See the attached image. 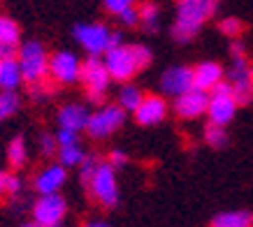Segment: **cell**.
<instances>
[{
    "instance_id": "obj_1",
    "label": "cell",
    "mask_w": 253,
    "mask_h": 227,
    "mask_svg": "<svg viewBox=\"0 0 253 227\" xmlns=\"http://www.w3.org/2000/svg\"><path fill=\"white\" fill-rule=\"evenodd\" d=\"M218 12V0H176L169 35L176 44H188L200 35L205 23Z\"/></svg>"
},
{
    "instance_id": "obj_2",
    "label": "cell",
    "mask_w": 253,
    "mask_h": 227,
    "mask_svg": "<svg viewBox=\"0 0 253 227\" xmlns=\"http://www.w3.org/2000/svg\"><path fill=\"white\" fill-rule=\"evenodd\" d=\"M16 61L21 68V76L26 83H38L49 79V53L44 44L38 39H28L19 46Z\"/></svg>"
},
{
    "instance_id": "obj_3",
    "label": "cell",
    "mask_w": 253,
    "mask_h": 227,
    "mask_svg": "<svg viewBox=\"0 0 253 227\" xmlns=\"http://www.w3.org/2000/svg\"><path fill=\"white\" fill-rule=\"evenodd\" d=\"M86 188L91 197L105 209H114L121 199V190H119V179H116V169L109 162H98L95 172H93L91 181L86 183Z\"/></svg>"
},
{
    "instance_id": "obj_4",
    "label": "cell",
    "mask_w": 253,
    "mask_h": 227,
    "mask_svg": "<svg viewBox=\"0 0 253 227\" xmlns=\"http://www.w3.org/2000/svg\"><path fill=\"white\" fill-rule=\"evenodd\" d=\"M79 81L84 83L86 98L93 105H102L105 102V93H107L112 76H109L102 56H88L82 61V72H79Z\"/></svg>"
},
{
    "instance_id": "obj_5",
    "label": "cell",
    "mask_w": 253,
    "mask_h": 227,
    "mask_svg": "<svg viewBox=\"0 0 253 227\" xmlns=\"http://www.w3.org/2000/svg\"><path fill=\"white\" fill-rule=\"evenodd\" d=\"M126 109L119 102L114 105H100V109L91 112L88 123H86V132L91 139H107L126 123Z\"/></svg>"
},
{
    "instance_id": "obj_6",
    "label": "cell",
    "mask_w": 253,
    "mask_h": 227,
    "mask_svg": "<svg viewBox=\"0 0 253 227\" xmlns=\"http://www.w3.org/2000/svg\"><path fill=\"white\" fill-rule=\"evenodd\" d=\"M102 61H105V68H107L112 81L126 83L139 72V65L135 61V53H132L130 44H119L107 49L102 53Z\"/></svg>"
},
{
    "instance_id": "obj_7",
    "label": "cell",
    "mask_w": 253,
    "mask_h": 227,
    "mask_svg": "<svg viewBox=\"0 0 253 227\" xmlns=\"http://www.w3.org/2000/svg\"><path fill=\"white\" fill-rule=\"evenodd\" d=\"M72 35L88 56H102L109 49V42H112V28L102 21L77 23L72 28Z\"/></svg>"
},
{
    "instance_id": "obj_8",
    "label": "cell",
    "mask_w": 253,
    "mask_h": 227,
    "mask_svg": "<svg viewBox=\"0 0 253 227\" xmlns=\"http://www.w3.org/2000/svg\"><path fill=\"white\" fill-rule=\"evenodd\" d=\"M228 81L232 83V95L237 100L239 107L251 105L253 102V65L249 63L246 56L232 58L230 70L225 72Z\"/></svg>"
},
{
    "instance_id": "obj_9",
    "label": "cell",
    "mask_w": 253,
    "mask_h": 227,
    "mask_svg": "<svg viewBox=\"0 0 253 227\" xmlns=\"http://www.w3.org/2000/svg\"><path fill=\"white\" fill-rule=\"evenodd\" d=\"M68 213V202L61 192H46L40 195L38 202L33 204V220L42 227L61 225L63 218Z\"/></svg>"
},
{
    "instance_id": "obj_10",
    "label": "cell",
    "mask_w": 253,
    "mask_h": 227,
    "mask_svg": "<svg viewBox=\"0 0 253 227\" xmlns=\"http://www.w3.org/2000/svg\"><path fill=\"white\" fill-rule=\"evenodd\" d=\"M172 112L179 121H198L200 116L207 114V105H209V93L202 91V88H195L193 86L191 91L181 93L172 98Z\"/></svg>"
},
{
    "instance_id": "obj_11",
    "label": "cell",
    "mask_w": 253,
    "mask_h": 227,
    "mask_svg": "<svg viewBox=\"0 0 253 227\" xmlns=\"http://www.w3.org/2000/svg\"><path fill=\"white\" fill-rule=\"evenodd\" d=\"M82 72V61L77 53L72 51H56L49 56V79L58 86H70L79 81Z\"/></svg>"
},
{
    "instance_id": "obj_12",
    "label": "cell",
    "mask_w": 253,
    "mask_h": 227,
    "mask_svg": "<svg viewBox=\"0 0 253 227\" xmlns=\"http://www.w3.org/2000/svg\"><path fill=\"white\" fill-rule=\"evenodd\" d=\"M169 114V102L165 95H156V93H146L144 100L139 102V107L132 112L137 125L142 128H154V125H161Z\"/></svg>"
},
{
    "instance_id": "obj_13",
    "label": "cell",
    "mask_w": 253,
    "mask_h": 227,
    "mask_svg": "<svg viewBox=\"0 0 253 227\" xmlns=\"http://www.w3.org/2000/svg\"><path fill=\"white\" fill-rule=\"evenodd\" d=\"M158 86H161V93L165 98H176L181 93L191 91L195 86L193 83V68H188V65H172V68L163 72Z\"/></svg>"
},
{
    "instance_id": "obj_14",
    "label": "cell",
    "mask_w": 253,
    "mask_h": 227,
    "mask_svg": "<svg viewBox=\"0 0 253 227\" xmlns=\"http://www.w3.org/2000/svg\"><path fill=\"white\" fill-rule=\"evenodd\" d=\"M237 100L235 95H209V105H207V116L209 123H214V125H230L235 121V116H237Z\"/></svg>"
},
{
    "instance_id": "obj_15",
    "label": "cell",
    "mask_w": 253,
    "mask_h": 227,
    "mask_svg": "<svg viewBox=\"0 0 253 227\" xmlns=\"http://www.w3.org/2000/svg\"><path fill=\"white\" fill-rule=\"evenodd\" d=\"M68 181V167H63L61 162H54V165H46L33 181V188L38 190L40 195H46V192H61V188Z\"/></svg>"
},
{
    "instance_id": "obj_16",
    "label": "cell",
    "mask_w": 253,
    "mask_h": 227,
    "mask_svg": "<svg viewBox=\"0 0 253 227\" xmlns=\"http://www.w3.org/2000/svg\"><path fill=\"white\" fill-rule=\"evenodd\" d=\"M21 46V28L12 16L0 14V58H14Z\"/></svg>"
},
{
    "instance_id": "obj_17",
    "label": "cell",
    "mask_w": 253,
    "mask_h": 227,
    "mask_svg": "<svg viewBox=\"0 0 253 227\" xmlns=\"http://www.w3.org/2000/svg\"><path fill=\"white\" fill-rule=\"evenodd\" d=\"M223 76H225V68L216 61H202L193 68V83H195V88H202L207 93L221 81Z\"/></svg>"
},
{
    "instance_id": "obj_18",
    "label": "cell",
    "mask_w": 253,
    "mask_h": 227,
    "mask_svg": "<svg viewBox=\"0 0 253 227\" xmlns=\"http://www.w3.org/2000/svg\"><path fill=\"white\" fill-rule=\"evenodd\" d=\"M88 107L79 105V102H70V105H63L61 112H58V128H68L75 130V132H84L86 123H88Z\"/></svg>"
},
{
    "instance_id": "obj_19",
    "label": "cell",
    "mask_w": 253,
    "mask_h": 227,
    "mask_svg": "<svg viewBox=\"0 0 253 227\" xmlns=\"http://www.w3.org/2000/svg\"><path fill=\"white\" fill-rule=\"evenodd\" d=\"M23 83L21 68L14 58H0V91H16Z\"/></svg>"
},
{
    "instance_id": "obj_20",
    "label": "cell",
    "mask_w": 253,
    "mask_h": 227,
    "mask_svg": "<svg viewBox=\"0 0 253 227\" xmlns=\"http://www.w3.org/2000/svg\"><path fill=\"white\" fill-rule=\"evenodd\" d=\"M211 227H253V213L246 209L216 213L211 220Z\"/></svg>"
},
{
    "instance_id": "obj_21",
    "label": "cell",
    "mask_w": 253,
    "mask_h": 227,
    "mask_svg": "<svg viewBox=\"0 0 253 227\" xmlns=\"http://www.w3.org/2000/svg\"><path fill=\"white\" fill-rule=\"evenodd\" d=\"M144 95H146V93L142 91L139 86H135V83H130V81H126L121 88H119L116 102H119V105H121L128 114H132V112H135V109L139 107V102L144 100Z\"/></svg>"
},
{
    "instance_id": "obj_22",
    "label": "cell",
    "mask_w": 253,
    "mask_h": 227,
    "mask_svg": "<svg viewBox=\"0 0 253 227\" xmlns=\"http://www.w3.org/2000/svg\"><path fill=\"white\" fill-rule=\"evenodd\" d=\"M139 26L144 28V33L149 35H154L158 33V21H161V7L151 2V0H142V5H139Z\"/></svg>"
},
{
    "instance_id": "obj_23",
    "label": "cell",
    "mask_w": 253,
    "mask_h": 227,
    "mask_svg": "<svg viewBox=\"0 0 253 227\" xmlns=\"http://www.w3.org/2000/svg\"><path fill=\"white\" fill-rule=\"evenodd\" d=\"M7 162L12 169H21L28 162V144L23 137H14L7 144Z\"/></svg>"
},
{
    "instance_id": "obj_24",
    "label": "cell",
    "mask_w": 253,
    "mask_h": 227,
    "mask_svg": "<svg viewBox=\"0 0 253 227\" xmlns=\"http://www.w3.org/2000/svg\"><path fill=\"white\" fill-rule=\"evenodd\" d=\"M202 137H205V144L211 146V149H225L228 146V142H230V137H228V130L223 128V125H214V123H209L207 128H205V132H202Z\"/></svg>"
},
{
    "instance_id": "obj_25",
    "label": "cell",
    "mask_w": 253,
    "mask_h": 227,
    "mask_svg": "<svg viewBox=\"0 0 253 227\" xmlns=\"http://www.w3.org/2000/svg\"><path fill=\"white\" fill-rule=\"evenodd\" d=\"M58 162L63 167H79V162L84 160L86 151L82 149V144H70V146H58Z\"/></svg>"
},
{
    "instance_id": "obj_26",
    "label": "cell",
    "mask_w": 253,
    "mask_h": 227,
    "mask_svg": "<svg viewBox=\"0 0 253 227\" xmlns=\"http://www.w3.org/2000/svg\"><path fill=\"white\" fill-rule=\"evenodd\" d=\"M21 107V100L14 91H0V123L12 118Z\"/></svg>"
},
{
    "instance_id": "obj_27",
    "label": "cell",
    "mask_w": 253,
    "mask_h": 227,
    "mask_svg": "<svg viewBox=\"0 0 253 227\" xmlns=\"http://www.w3.org/2000/svg\"><path fill=\"white\" fill-rule=\"evenodd\" d=\"M218 33L225 35V38L235 39L244 33V21L239 16H223L221 21H218Z\"/></svg>"
},
{
    "instance_id": "obj_28",
    "label": "cell",
    "mask_w": 253,
    "mask_h": 227,
    "mask_svg": "<svg viewBox=\"0 0 253 227\" xmlns=\"http://www.w3.org/2000/svg\"><path fill=\"white\" fill-rule=\"evenodd\" d=\"M21 192V179L12 172L0 169V195H19Z\"/></svg>"
},
{
    "instance_id": "obj_29",
    "label": "cell",
    "mask_w": 253,
    "mask_h": 227,
    "mask_svg": "<svg viewBox=\"0 0 253 227\" xmlns=\"http://www.w3.org/2000/svg\"><path fill=\"white\" fill-rule=\"evenodd\" d=\"M38 149H40V155H44V158H51L58 153V142H56V135L51 132H42L38 137Z\"/></svg>"
},
{
    "instance_id": "obj_30",
    "label": "cell",
    "mask_w": 253,
    "mask_h": 227,
    "mask_svg": "<svg viewBox=\"0 0 253 227\" xmlns=\"http://www.w3.org/2000/svg\"><path fill=\"white\" fill-rule=\"evenodd\" d=\"M98 162H100V160L95 158V155H84V160L79 162V179H82V183H84V186L91 181V176H93V172H95Z\"/></svg>"
},
{
    "instance_id": "obj_31",
    "label": "cell",
    "mask_w": 253,
    "mask_h": 227,
    "mask_svg": "<svg viewBox=\"0 0 253 227\" xmlns=\"http://www.w3.org/2000/svg\"><path fill=\"white\" fill-rule=\"evenodd\" d=\"M132 46V53H135V61H137L139 70H144L151 65V61H154V53H151V49L146 44H130Z\"/></svg>"
},
{
    "instance_id": "obj_32",
    "label": "cell",
    "mask_w": 253,
    "mask_h": 227,
    "mask_svg": "<svg viewBox=\"0 0 253 227\" xmlns=\"http://www.w3.org/2000/svg\"><path fill=\"white\" fill-rule=\"evenodd\" d=\"M116 19H119L126 28H135V26H139V9H137V5H130L128 9H123Z\"/></svg>"
},
{
    "instance_id": "obj_33",
    "label": "cell",
    "mask_w": 253,
    "mask_h": 227,
    "mask_svg": "<svg viewBox=\"0 0 253 227\" xmlns=\"http://www.w3.org/2000/svg\"><path fill=\"white\" fill-rule=\"evenodd\" d=\"M130 5H135V0H102V7L105 12L112 16H119L123 9H128Z\"/></svg>"
},
{
    "instance_id": "obj_34",
    "label": "cell",
    "mask_w": 253,
    "mask_h": 227,
    "mask_svg": "<svg viewBox=\"0 0 253 227\" xmlns=\"http://www.w3.org/2000/svg\"><path fill=\"white\" fill-rule=\"evenodd\" d=\"M56 142H58V146L79 144V132L68 130V128H58V132H56Z\"/></svg>"
},
{
    "instance_id": "obj_35",
    "label": "cell",
    "mask_w": 253,
    "mask_h": 227,
    "mask_svg": "<svg viewBox=\"0 0 253 227\" xmlns=\"http://www.w3.org/2000/svg\"><path fill=\"white\" fill-rule=\"evenodd\" d=\"M51 95V88H49V83L44 81H38V83H31V98L35 100V102H40V100H46Z\"/></svg>"
},
{
    "instance_id": "obj_36",
    "label": "cell",
    "mask_w": 253,
    "mask_h": 227,
    "mask_svg": "<svg viewBox=\"0 0 253 227\" xmlns=\"http://www.w3.org/2000/svg\"><path fill=\"white\" fill-rule=\"evenodd\" d=\"M107 162L114 167V169H121V167L128 165V153L121 151V149H114V151H109Z\"/></svg>"
},
{
    "instance_id": "obj_37",
    "label": "cell",
    "mask_w": 253,
    "mask_h": 227,
    "mask_svg": "<svg viewBox=\"0 0 253 227\" xmlns=\"http://www.w3.org/2000/svg\"><path fill=\"white\" fill-rule=\"evenodd\" d=\"M84 227H112L109 223H105V220H88Z\"/></svg>"
},
{
    "instance_id": "obj_38",
    "label": "cell",
    "mask_w": 253,
    "mask_h": 227,
    "mask_svg": "<svg viewBox=\"0 0 253 227\" xmlns=\"http://www.w3.org/2000/svg\"><path fill=\"white\" fill-rule=\"evenodd\" d=\"M21 227H42V225H38V223H35V220H33V223H23Z\"/></svg>"
},
{
    "instance_id": "obj_39",
    "label": "cell",
    "mask_w": 253,
    "mask_h": 227,
    "mask_svg": "<svg viewBox=\"0 0 253 227\" xmlns=\"http://www.w3.org/2000/svg\"><path fill=\"white\" fill-rule=\"evenodd\" d=\"M135 2H137V0H135Z\"/></svg>"
}]
</instances>
